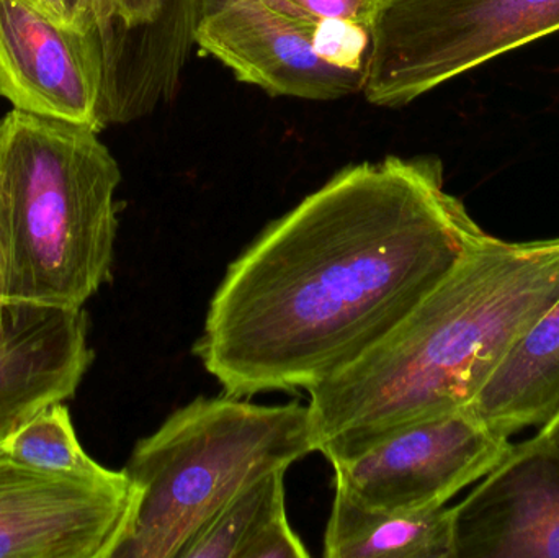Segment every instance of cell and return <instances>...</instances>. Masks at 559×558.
Returning a JSON list of instances; mask_svg holds the SVG:
<instances>
[{
    "mask_svg": "<svg viewBox=\"0 0 559 558\" xmlns=\"http://www.w3.org/2000/svg\"><path fill=\"white\" fill-rule=\"evenodd\" d=\"M452 518L453 558H559L558 446H514Z\"/></svg>",
    "mask_w": 559,
    "mask_h": 558,
    "instance_id": "10",
    "label": "cell"
},
{
    "mask_svg": "<svg viewBox=\"0 0 559 558\" xmlns=\"http://www.w3.org/2000/svg\"><path fill=\"white\" fill-rule=\"evenodd\" d=\"M121 170L98 131L0 120V300L79 310L110 281Z\"/></svg>",
    "mask_w": 559,
    "mask_h": 558,
    "instance_id": "3",
    "label": "cell"
},
{
    "mask_svg": "<svg viewBox=\"0 0 559 558\" xmlns=\"http://www.w3.org/2000/svg\"><path fill=\"white\" fill-rule=\"evenodd\" d=\"M293 16L312 23H342L370 33L383 0H275Z\"/></svg>",
    "mask_w": 559,
    "mask_h": 558,
    "instance_id": "16",
    "label": "cell"
},
{
    "mask_svg": "<svg viewBox=\"0 0 559 558\" xmlns=\"http://www.w3.org/2000/svg\"><path fill=\"white\" fill-rule=\"evenodd\" d=\"M325 558H453L452 508L416 513L368 510L335 490Z\"/></svg>",
    "mask_w": 559,
    "mask_h": 558,
    "instance_id": "13",
    "label": "cell"
},
{
    "mask_svg": "<svg viewBox=\"0 0 559 558\" xmlns=\"http://www.w3.org/2000/svg\"><path fill=\"white\" fill-rule=\"evenodd\" d=\"M512 449L468 408L456 409L396 429L358 458L332 464L335 490L368 510H436L483 480Z\"/></svg>",
    "mask_w": 559,
    "mask_h": 558,
    "instance_id": "7",
    "label": "cell"
},
{
    "mask_svg": "<svg viewBox=\"0 0 559 558\" xmlns=\"http://www.w3.org/2000/svg\"><path fill=\"white\" fill-rule=\"evenodd\" d=\"M134 507L124 471L61 477L0 452V558H114Z\"/></svg>",
    "mask_w": 559,
    "mask_h": 558,
    "instance_id": "8",
    "label": "cell"
},
{
    "mask_svg": "<svg viewBox=\"0 0 559 558\" xmlns=\"http://www.w3.org/2000/svg\"><path fill=\"white\" fill-rule=\"evenodd\" d=\"M64 25L95 35L104 45L114 26L111 0H58Z\"/></svg>",
    "mask_w": 559,
    "mask_h": 558,
    "instance_id": "17",
    "label": "cell"
},
{
    "mask_svg": "<svg viewBox=\"0 0 559 558\" xmlns=\"http://www.w3.org/2000/svg\"><path fill=\"white\" fill-rule=\"evenodd\" d=\"M94 359L84 308L0 300V442L72 399Z\"/></svg>",
    "mask_w": 559,
    "mask_h": 558,
    "instance_id": "11",
    "label": "cell"
},
{
    "mask_svg": "<svg viewBox=\"0 0 559 558\" xmlns=\"http://www.w3.org/2000/svg\"><path fill=\"white\" fill-rule=\"evenodd\" d=\"M433 157L345 167L229 265L193 353L236 399L308 392L393 331L483 241Z\"/></svg>",
    "mask_w": 559,
    "mask_h": 558,
    "instance_id": "1",
    "label": "cell"
},
{
    "mask_svg": "<svg viewBox=\"0 0 559 558\" xmlns=\"http://www.w3.org/2000/svg\"><path fill=\"white\" fill-rule=\"evenodd\" d=\"M0 97L15 110L100 131V41L49 19L26 0H0Z\"/></svg>",
    "mask_w": 559,
    "mask_h": 558,
    "instance_id": "9",
    "label": "cell"
},
{
    "mask_svg": "<svg viewBox=\"0 0 559 558\" xmlns=\"http://www.w3.org/2000/svg\"><path fill=\"white\" fill-rule=\"evenodd\" d=\"M558 298L559 239L486 235L383 340L308 390L316 452L350 461L396 429L466 408Z\"/></svg>",
    "mask_w": 559,
    "mask_h": 558,
    "instance_id": "2",
    "label": "cell"
},
{
    "mask_svg": "<svg viewBox=\"0 0 559 558\" xmlns=\"http://www.w3.org/2000/svg\"><path fill=\"white\" fill-rule=\"evenodd\" d=\"M0 452L41 474L94 478L110 472L82 448L64 402L46 406L23 423L0 442Z\"/></svg>",
    "mask_w": 559,
    "mask_h": 558,
    "instance_id": "15",
    "label": "cell"
},
{
    "mask_svg": "<svg viewBox=\"0 0 559 558\" xmlns=\"http://www.w3.org/2000/svg\"><path fill=\"white\" fill-rule=\"evenodd\" d=\"M195 46L274 97L335 100L364 88L370 33L296 19L275 0H202Z\"/></svg>",
    "mask_w": 559,
    "mask_h": 558,
    "instance_id": "6",
    "label": "cell"
},
{
    "mask_svg": "<svg viewBox=\"0 0 559 558\" xmlns=\"http://www.w3.org/2000/svg\"><path fill=\"white\" fill-rule=\"evenodd\" d=\"M26 2L35 5L39 12L45 13L49 19L56 20V22L64 25V22H62L61 10H59L58 0H26Z\"/></svg>",
    "mask_w": 559,
    "mask_h": 558,
    "instance_id": "18",
    "label": "cell"
},
{
    "mask_svg": "<svg viewBox=\"0 0 559 558\" xmlns=\"http://www.w3.org/2000/svg\"><path fill=\"white\" fill-rule=\"evenodd\" d=\"M466 408L509 439L558 415L559 298L515 341Z\"/></svg>",
    "mask_w": 559,
    "mask_h": 558,
    "instance_id": "12",
    "label": "cell"
},
{
    "mask_svg": "<svg viewBox=\"0 0 559 558\" xmlns=\"http://www.w3.org/2000/svg\"><path fill=\"white\" fill-rule=\"evenodd\" d=\"M285 472H271L242 488L179 558L311 557L286 518Z\"/></svg>",
    "mask_w": 559,
    "mask_h": 558,
    "instance_id": "14",
    "label": "cell"
},
{
    "mask_svg": "<svg viewBox=\"0 0 559 558\" xmlns=\"http://www.w3.org/2000/svg\"><path fill=\"white\" fill-rule=\"evenodd\" d=\"M555 32L559 0H383L361 94L377 107H406Z\"/></svg>",
    "mask_w": 559,
    "mask_h": 558,
    "instance_id": "5",
    "label": "cell"
},
{
    "mask_svg": "<svg viewBox=\"0 0 559 558\" xmlns=\"http://www.w3.org/2000/svg\"><path fill=\"white\" fill-rule=\"evenodd\" d=\"M312 452L308 405L193 400L134 446L136 507L114 558H179L242 488Z\"/></svg>",
    "mask_w": 559,
    "mask_h": 558,
    "instance_id": "4",
    "label": "cell"
},
{
    "mask_svg": "<svg viewBox=\"0 0 559 558\" xmlns=\"http://www.w3.org/2000/svg\"><path fill=\"white\" fill-rule=\"evenodd\" d=\"M538 438L545 439V441L551 442V444L558 446L559 448V413L551 419L547 425L542 426Z\"/></svg>",
    "mask_w": 559,
    "mask_h": 558,
    "instance_id": "19",
    "label": "cell"
}]
</instances>
